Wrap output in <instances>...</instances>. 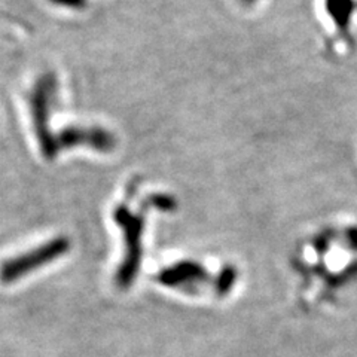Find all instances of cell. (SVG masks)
<instances>
[{"instance_id": "cell-2", "label": "cell", "mask_w": 357, "mask_h": 357, "mask_svg": "<svg viewBox=\"0 0 357 357\" xmlns=\"http://www.w3.org/2000/svg\"><path fill=\"white\" fill-rule=\"evenodd\" d=\"M114 219L124 232L126 255L116 271V286L121 290L128 289L136 278L142 259V236L144 219L142 215H134L127 206H118L114 211Z\"/></svg>"}, {"instance_id": "cell-4", "label": "cell", "mask_w": 357, "mask_h": 357, "mask_svg": "<svg viewBox=\"0 0 357 357\" xmlns=\"http://www.w3.org/2000/svg\"><path fill=\"white\" fill-rule=\"evenodd\" d=\"M55 139H57L60 151L86 146L97 152L106 153L114 151L116 146V139L114 134L102 127H66L55 136Z\"/></svg>"}, {"instance_id": "cell-5", "label": "cell", "mask_w": 357, "mask_h": 357, "mask_svg": "<svg viewBox=\"0 0 357 357\" xmlns=\"http://www.w3.org/2000/svg\"><path fill=\"white\" fill-rule=\"evenodd\" d=\"M50 2L69 9H84L88 3V0H50Z\"/></svg>"}, {"instance_id": "cell-3", "label": "cell", "mask_w": 357, "mask_h": 357, "mask_svg": "<svg viewBox=\"0 0 357 357\" xmlns=\"http://www.w3.org/2000/svg\"><path fill=\"white\" fill-rule=\"evenodd\" d=\"M70 249V241L66 237H57L50 243L39 245L24 255H20L14 259L6 261L0 268V280L5 284L20 280L21 277L30 274L31 271L51 264L52 261L61 258Z\"/></svg>"}, {"instance_id": "cell-1", "label": "cell", "mask_w": 357, "mask_h": 357, "mask_svg": "<svg viewBox=\"0 0 357 357\" xmlns=\"http://www.w3.org/2000/svg\"><path fill=\"white\" fill-rule=\"evenodd\" d=\"M55 93H57V79L52 73H45L39 77L30 94V107L35 132L39 140L40 151L47 160H54L60 152L57 139H55V134H52L50 127L51 107Z\"/></svg>"}]
</instances>
